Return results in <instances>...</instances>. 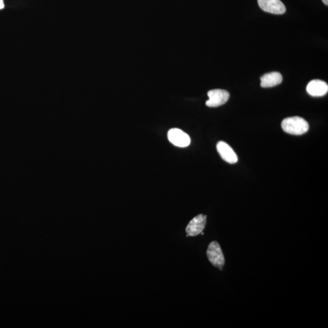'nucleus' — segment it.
Returning a JSON list of instances; mask_svg holds the SVG:
<instances>
[{"instance_id": "nucleus-1", "label": "nucleus", "mask_w": 328, "mask_h": 328, "mask_svg": "<svg viewBox=\"0 0 328 328\" xmlns=\"http://www.w3.org/2000/svg\"><path fill=\"white\" fill-rule=\"evenodd\" d=\"M282 128L288 134L302 135L308 132L310 126L304 118L295 116L284 118L282 123Z\"/></svg>"}, {"instance_id": "nucleus-2", "label": "nucleus", "mask_w": 328, "mask_h": 328, "mask_svg": "<svg viewBox=\"0 0 328 328\" xmlns=\"http://www.w3.org/2000/svg\"><path fill=\"white\" fill-rule=\"evenodd\" d=\"M207 256L209 261L214 267L222 270V268L225 264V260L218 242H213L210 243L207 250Z\"/></svg>"}, {"instance_id": "nucleus-3", "label": "nucleus", "mask_w": 328, "mask_h": 328, "mask_svg": "<svg viewBox=\"0 0 328 328\" xmlns=\"http://www.w3.org/2000/svg\"><path fill=\"white\" fill-rule=\"evenodd\" d=\"M208 100L206 102V106L212 108L218 107L225 104L230 98V94L224 90H212L208 93Z\"/></svg>"}, {"instance_id": "nucleus-4", "label": "nucleus", "mask_w": 328, "mask_h": 328, "mask_svg": "<svg viewBox=\"0 0 328 328\" xmlns=\"http://www.w3.org/2000/svg\"><path fill=\"white\" fill-rule=\"evenodd\" d=\"M207 216L200 214L190 220L186 228V236H195L202 234L205 228Z\"/></svg>"}, {"instance_id": "nucleus-5", "label": "nucleus", "mask_w": 328, "mask_h": 328, "mask_svg": "<svg viewBox=\"0 0 328 328\" xmlns=\"http://www.w3.org/2000/svg\"><path fill=\"white\" fill-rule=\"evenodd\" d=\"M168 138L172 144L179 147H186L190 145L191 140L189 136L178 128H172L168 132Z\"/></svg>"}, {"instance_id": "nucleus-6", "label": "nucleus", "mask_w": 328, "mask_h": 328, "mask_svg": "<svg viewBox=\"0 0 328 328\" xmlns=\"http://www.w3.org/2000/svg\"><path fill=\"white\" fill-rule=\"evenodd\" d=\"M258 4L262 10L268 13L280 15L286 10L280 0H258Z\"/></svg>"}, {"instance_id": "nucleus-7", "label": "nucleus", "mask_w": 328, "mask_h": 328, "mask_svg": "<svg viewBox=\"0 0 328 328\" xmlns=\"http://www.w3.org/2000/svg\"><path fill=\"white\" fill-rule=\"evenodd\" d=\"M216 148L218 152H219L223 160L232 164L237 162L238 159L236 152H234L232 148L228 144L223 142V141H220L217 144Z\"/></svg>"}, {"instance_id": "nucleus-8", "label": "nucleus", "mask_w": 328, "mask_h": 328, "mask_svg": "<svg viewBox=\"0 0 328 328\" xmlns=\"http://www.w3.org/2000/svg\"><path fill=\"white\" fill-rule=\"evenodd\" d=\"M306 91L308 94L313 97H322L327 94L328 86L327 83L323 80H311L308 84Z\"/></svg>"}, {"instance_id": "nucleus-9", "label": "nucleus", "mask_w": 328, "mask_h": 328, "mask_svg": "<svg viewBox=\"0 0 328 328\" xmlns=\"http://www.w3.org/2000/svg\"><path fill=\"white\" fill-rule=\"evenodd\" d=\"M260 80L262 88H271L280 84L282 81V77L278 72H272L262 76Z\"/></svg>"}, {"instance_id": "nucleus-10", "label": "nucleus", "mask_w": 328, "mask_h": 328, "mask_svg": "<svg viewBox=\"0 0 328 328\" xmlns=\"http://www.w3.org/2000/svg\"><path fill=\"white\" fill-rule=\"evenodd\" d=\"M4 0H0V10L4 9Z\"/></svg>"}, {"instance_id": "nucleus-11", "label": "nucleus", "mask_w": 328, "mask_h": 328, "mask_svg": "<svg viewBox=\"0 0 328 328\" xmlns=\"http://www.w3.org/2000/svg\"><path fill=\"white\" fill-rule=\"evenodd\" d=\"M322 1H323L325 4L328 5V0H322Z\"/></svg>"}]
</instances>
